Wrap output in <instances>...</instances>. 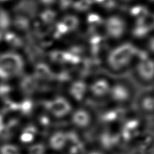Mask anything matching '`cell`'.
<instances>
[{
  "instance_id": "obj_4",
  "label": "cell",
  "mask_w": 154,
  "mask_h": 154,
  "mask_svg": "<svg viewBox=\"0 0 154 154\" xmlns=\"http://www.w3.org/2000/svg\"><path fill=\"white\" fill-rule=\"evenodd\" d=\"M22 67L20 58L16 54H7L0 57V74L8 76L19 72Z\"/></svg>"
},
{
  "instance_id": "obj_6",
  "label": "cell",
  "mask_w": 154,
  "mask_h": 154,
  "mask_svg": "<svg viewBox=\"0 0 154 154\" xmlns=\"http://www.w3.org/2000/svg\"><path fill=\"white\" fill-rule=\"evenodd\" d=\"M35 73L37 77L45 78L46 76H48L49 72L45 66L43 65H40L37 67L35 70Z\"/></svg>"
},
{
  "instance_id": "obj_7",
  "label": "cell",
  "mask_w": 154,
  "mask_h": 154,
  "mask_svg": "<svg viewBox=\"0 0 154 154\" xmlns=\"http://www.w3.org/2000/svg\"><path fill=\"white\" fill-rule=\"evenodd\" d=\"M122 4H129L134 2L136 0H115Z\"/></svg>"
},
{
  "instance_id": "obj_2",
  "label": "cell",
  "mask_w": 154,
  "mask_h": 154,
  "mask_svg": "<svg viewBox=\"0 0 154 154\" xmlns=\"http://www.w3.org/2000/svg\"><path fill=\"white\" fill-rule=\"evenodd\" d=\"M125 17L120 14H111L108 16L103 24L105 35L116 41L122 40L128 31V25Z\"/></svg>"
},
{
  "instance_id": "obj_1",
  "label": "cell",
  "mask_w": 154,
  "mask_h": 154,
  "mask_svg": "<svg viewBox=\"0 0 154 154\" xmlns=\"http://www.w3.org/2000/svg\"><path fill=\"white\" fill-rule=\"evenodd\" d=\"M139 50L132 43L121 41L105 55V67L111 73L120 74L132 67L139 55Z\"/></svg>"
},
{
  "instance_id": "obj_8",
  "label": "cell",
  "mask_w": 154,
  "mask_h": 154,
  "mask_svg": "<svg viewBox=\"0 0 154 154\" xmlns=\"http://www.w3.org/2000/svg\"><path fill=\"white\" fill-rule=\"evenodd\" d=\"M152 24H153V26H154V14L153 15V17H152Z\"/></svg>"
},
{
  "instance_id": "obj_3",
  "label": "cell",
  "mask_w": 154,
  "mask_h": 154,
  "mask_svg": "<svg viewBox=\"0 0 154 154\" xmlns=\"http://www.w3.org/2000/svg\"><path fill=\"white\" fill-rule=\"evenodd\" d=\"M134 76L141 84L148 85L154 82V58L139 54L132 67Z\"/></svg>"
},
{
  "instance_id": "obj_5",
  "label": "cell",
  "mask_w": 154,
  "mask_h": 154,
  "mask_svg": "<svg viewBox=\"0 0 154 154\" xmlns=\"http://www.w3.org/2000/svg\"><path fill=\"white\" fill-rule=\"evenodd\" d=\"M112 81L104 76L95 78L88 85V89L96 96H102L109 93Z\"/></svg>"
}]
</instances>
